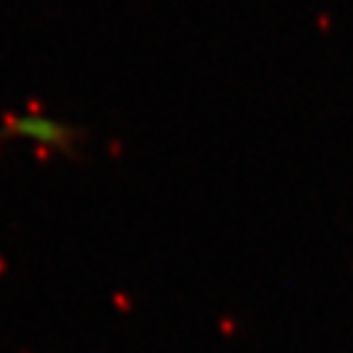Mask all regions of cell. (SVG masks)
Masks as SVG:
<instances>
[{
  "label": "cell",
  "instance_id": "obj_1",
  "mask_svg": "<svg viewBox=\"0 0 353 353\" xmlns=\"http://www.w3.org/2000/svg\"><path fill=\"white\" fill-rule=\"evenodd\" d=\"M0 139H21L32 141L42 150L74 152L79 134L68 123L48 118V115H6Z\"/></svg>",
  "mask_w": 353,
  "mask_h": 353
}]
</instances>
